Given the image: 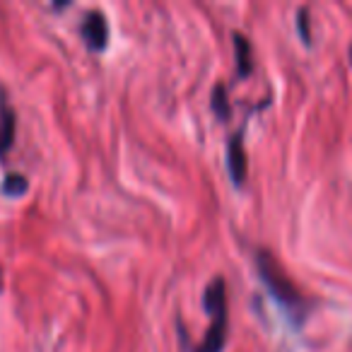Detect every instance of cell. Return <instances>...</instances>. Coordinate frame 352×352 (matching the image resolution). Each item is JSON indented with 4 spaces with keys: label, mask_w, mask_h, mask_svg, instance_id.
Segmentation results:
<instances>
[{
    "label": "cell",
    "mask_w": 352,
    "mask_h": 352,
    "mask_svg": "<svg viewBox=\"0 0 352 352\" xmlns=\"http://www.w3.org/2000/svg\"><path fill=\"white\" fill-rule=\"evenodd\" d=\"M256 265H258V275L265 287H268V292L278 299V304H283L287 311H292L299 321L309 309H307V302H304L302 292H299L297 285L289 280V275L283 270V265H280L268 251H258V254H256Z\"/></svg>",
    "instance_id": "6da1fadb"
},
{
    "label": "cell",
    "mask_w": 352,
    "mask_h": 352,
    "mask_svg": "<svg viewBox=\"0 0 352 352\" xmlns=\"http://www.w3.org/2000/svg\"><path fill=\"white\" fill-rule=\"evenodd\" d=\"M203 307L212 316V323L196 352H222L227 338V294L222 278H215L208 285L206 294H203Z\"/></svg>",
    "instance_id": "7a4b0ae2"
},
{
    "label": "cell",
    "mask_w": 352,
    "mask_h": 352,
    "mask_svg": "<svg viewBox=\"0 0 352 352\" xmlns=\"http://www.w3.org/2000/svg\"><path fill=\"white\" fill-rule=\"evenodd\" d=\"M82 39L89 51H104L109 44V25L102 12H89L82 22Z\"/></svg>",
    "instance_id": "3957f363"
},
{
    "label": "cell",
    "mask_w": 352,
    "mask_h": 352,
    "mask_svg": "<svg viewBox=\"0 0 352 352\" xmlns=\"http://www.w3.org/2000/svg\"><path fill=\"white\" fill-rule=\"evenodd\" d=\"M227 164H230L234 184L241 186L246 179V155H244V145H241V135H234L230 140V145H227Z\"/></svg>",
    "instance_id": "277c9868"
},
{
    "label": "cell",
    "mask_w": 352,
    "mask_h": 352,
    "mask_svg": "<svg viewBox=\"0 0 352 352\" xmlns=\"http://www.w3.org/2000/svg\"><path fill=\"white\" fill-rule=\"evenodd\" d=\"M12 135H15V116L10 109L3 104L0 107V155L12 145Z\"/></svg>",
    "instance_id": "5b68a950"
},
{
    "label": "cell",
    "mask_w": 352,
    "mask_h": 352,
    "mask_svg": "<svg viewBox=\"0 0 352 352\" xmlns=\"http://www.w3.org/2000/svg\"><path fill=\"white\" fill-rule=\"evenodd\" d=\"M234 46H236V65H239V75L251 73V46L246 41V36L234 34Z\"/></svg>",
    "instance_id": "8992f818"
},
{
    "label": "cell",
    "mask_w": 352,
    "mask_h": 352,
    "mask_svg": "<svg viewBox=\"0 0 352 352\" xmlns=\"http://www.w3.org/2000/svg\"><path fill=\"white\" fill-rule=\"evenodd\" d=\"M25 188H27V179L20 174H10L3 182V191L10 193V196H20V193H25Z\"/></svg>",
    "instance_id": "52a82bcc"
},
{
    "label": "cell",
    "mask_w": 352,
    "mask_h": 352,
    "mask_svg": "<svg viewBox=\"0 0 352 352\" xmlns=\"http://www.w3.org/2000/svg\"><path fill=\"white\" fill-rule=\"evenodd\" d=\"M212 107H215L217 111L222 113V116H227V99H225V87H217V89H215V99H212Z\"/></svg>",
    "instance_id": "ba28073f"
},
{
    "label": "cell",
    "mask_w": 352,
    "mask_h": 352,
    "mask_svg": "<svg viewBox=\"0 0 352 352\" xmlns=\"http://www.w3.org/2000/svg\"><path fill=\"white\" fill-rule=\"evenodd\" d=\"M299 27H302V36H304V41H309V32H307V10L299 12Z\"/></svg>",
    "instance_id": "9c48e42d"
}]
</instances>
